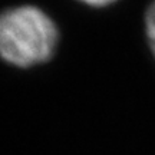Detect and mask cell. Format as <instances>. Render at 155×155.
Listing matches in <instances>:
<instances>
[{
  "mask_svg": "<svg viewBox=\"0 0 155 155\" xmlns=\"http://www.w3.org/2000/svg\"><path fill=\"white\" fill-rule=\"evenodd\" d=\"M59 40L55 22L35 6L0 13V58L17 68L48 62Z\"/></svg>",
  "mask_w": 155,
  "mask_h": 155,
  "instance_id": "obj_1",
  "label": "cell"
},
{
  "mask_svg": "<svg viewBox=\"0 0 155 155\" xmlns=\"http://www.w3.org/2000/svg\"><path fill=\"white\" fill-rule=\"evenodd\" d=\"M145 29H147V36L150 40L151 49L155 56V2L150 6L145 16Z\"/></svg>",
  "mask_w": 155,
  "mask_h": 155,
  "instance_id": "obj_2",
  "label": "cell"
},
{
  "mask_svg": "<svg viewBox=\"0 0 155 155\" xmlns=\"http://www.w3.org/2000/svg\"><path fill=\"white\" fill-rule=\"evenodd\" d=\"M79 2H82V3L89 6H95V7H102V6H108L114 3L115 0H79Z\"/></svg>",
  "mask_w": 155,
  "mask_h": 155,
  "instance_id": "obj_3",
  "label": "cell"
}]
</instances>
